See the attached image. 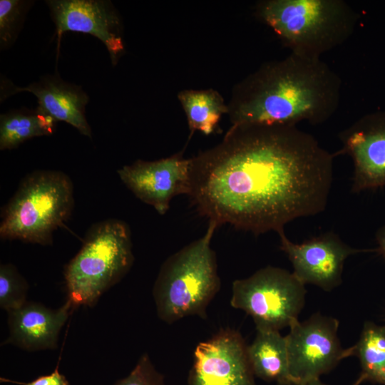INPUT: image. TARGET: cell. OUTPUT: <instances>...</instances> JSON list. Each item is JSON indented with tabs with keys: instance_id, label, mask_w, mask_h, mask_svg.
I'll return each mask as SVG.
<instances>
[{
	"instance_id": "obj_1",
	"label": "cell",
	"mask_w": 385,
	"mask_h": 385,
	"mask_svg": "<svg viewBox=\"0 0 385 385\" xmlns=\"http://www.w3.org/2000/svg\"><path fill=\"white\" fill-rule=\"evenodd\" d=\"M334 153L297 125H232L190 158L188 195L200 215L258 235L323 212Z\"/></svg>"
},
{
	"instance_id": "obj_2",
	"label": "cell",
	"mask_w": 385,
	"mask_h": 385,
	"mask_svg": "<svg viewBox=\"0 0 385 385\" xmlns=\"http://www.w3.org/2000/svg\"><path fill=\"white\" fill-rule=\"evenodd\" d=\"M341 86L339 76L321 59L290 53L237 83L227 114L232 125L321 124L337 111Z\"/></svg>"
},
{
	"instance_id": "obj_3",
	"label": "cell",
	"mask_w": 385,
	"mask_h": 385,
	"mask_svg": "<svg viewBox=\"0 0 385 385\" xmlns=\"http://www.w3.org/2000/svg\"><path fill=\"white\" fill-rule=\"evenodd\" d=\"M255 14L290 53L309 59H321L344 43L359 18L343 0H264Z\"/></svg>"
},
{
	"instance_id": "obj_4",
	"label": "cell",
	"mask_w": 385,
	"mask_h": 385,
	"mask_svg": "<svg viewBox=\"0 0 385 385\" xmlns=\"http://www.w3.org/2000/svg\"><path fill=\"white\" fill-rule=\"evenodd\" d=\"M217 224L209 221L203 236L170 256L163 264L153 294L158 317L172 324L189 316L206 319V309L220 288L211 240Z\"/></svg>"
},
{
	"instance_id": "obj_5",
	"label": "cell",
	"mask_w": 385,
	"mask_h": 385,
	"mask_svg": "<svg viewBox=\"0 0 385 385\" xmlns=\"http://www.w3.org/2000/svg\"><path fill=\"white\" fill-rule=\"evenodd\" d=\"M73 185L64 173L38 170L28 174L1 213L0 237L51 245L53 232L69 219Z\"/></svg>"
},
{
	"instance_id": "obj_6",
	"label": "cell",
	"mask_w": 385,
	"mask_h": 385,
	"mask_svg": "<svg viewBox=\"0 0 385 385\" xmlns=\"http://www.w3.org/2000/svg\"><path fill=\"white\" fill-rule=\"evenodd\" d=\"M133 261L130 230L124 221L108 219L92 225L64 270L67 300L73 309L95 305L128 272Z\"/></svg>"
},
{
	"instance_id": "obj_7",
	"label": "cell",
	"mask_w": 385,
	"mask_h": 385,
	"mask_svg": "<svg viewBox=\"0 0 385 385\" xmlns=\"http://www.w3.org/2000/svg\"><path fill=\"white\" fill-rule=\"evenodd\" d=\"M306 293L293 272L267 266L233 282L230 304L250 315L256 329L279 331L298 321Z\"/></svg>"
},
{
	"instance_id": "obj_8",
	"label": "cell",
	"mask_w": 385,
	"mask_h": 385,
	"mask_svg": "<svg viewBox=\"0 0 385 385\" xmlns=\"http://www.w3.org/2000/svg\"><path fill=\"white\" fill-rule=\"evenodd\" d=\"M337 319L317 312L307 319L294 323L285 336L291 380L320 379L343 359L347 349L338 337Z\"/></svg>"
},
{
	"instance_id": "obj_9",
	"label": "cell",
	"mask_w": 385,
	"mask_h": 385,
	"mask_svg": "<svg viewBox=\"0 0 385 385\" xmlns=\"http://www.w3.org/2000/svg\"><path fill=\"white\" fill-rule=\"evenodd\" d=\"M247 344L233 329L219 330L200 342L188 376V385H257L247 354Z\"/></svg>"
},
{
	"instance_id": "obj_10",
	"label": "cell",
	"mask_w": 385,
	"mask_h": 385,
	"mask_svg": "<svg viewBox=\"0 0 385 385\" xmlns=\"http://www.w3.org/2000/svg\"><path fill=\"white\" fill-rule=\"evenodd\" d=\"M280 249L286 253L293 267V274L303 284L316 285L332 291L341 284L345 260L356 253L371 251L351 247L332 232L295 243L278 233Z\"/></svg>"
},
{
	"instance_id": "obj_11",
	"label": "cell",
	"mask_w": 385,
	"mask_h": 385,
	"mask_svg": "<svg viewBox=\"0 0 385 385\" xmlns=\"http://www.w3.org/2000/svg\"><path fill=\"white\" fill-rule=\"evenodd\" d=\"M342 148L353 163L351 192L385 188V111L368 113L339 134Z\"/></svg>"
},
{
	"instance_id": "obj_12",
	"label": "cell",
	"mask_w": 385,
	"mask_h": 385,
	"mask_svg": "<svg viewBox=\"0 0 385 385\" xmlns=\"http://www.w3.org/2000/svg\"><path fill=\"white\" fill-rule=\"evenodd\" d=\"M190 158L182 152L154 161L138 160L117 170L123 184L141 201L165 215L171 200L188 195L190 185Z\"/></svg>"
},
{
	"instance_id": "obj_13",
	"label": "cell",
	"mask_w": 385,
	"mask_h": 385,
	"mask_svg": "<svg viewBox=\"0 0 385 385\" xmlns=\"http://www.w3.org/2000/svg\"><path fill=\"white\" fill-rule=\"evenodd\" d=\"M51 19L58 35L72 31L90 34L108 51L113 66L125 52L121 16L108 0H48Z\"/></svg>"
},
{
	"instance_id": "obj_14",
	"label": "cell",
	"mask_w": 385,
	"mask_h": 385,
	"mask_svg": "<svg viewBox=\"0 0 385 385\" xmlns=\"http://www.w3.org/2000/svg\"><path fill=\"white\" fill-rule=\"evenodd\" d=\"M29 92L37 98L38 107L57 121H64L90 138L91 128L86 117L89 96L76 84L60 76L47 74L24 87H19L6 78H1V101L19 92Z\"/></svg>"
},
{
	"instance_id": "obj_15",
	"label": "cell",
	"mask_w": 385,
	"mask_h": 385,
	"mask_svg": "<svg viewBox=\"0 0 385 385\" xmlns=\"http://www.w3.org/2000/svg\"><path fill=\"white\" fill-rule=\"evenodd\" d=\"M71 309L68 300L56 309L26 302L8 312L9 336L4 344H13L28 351L56 349L59 332Z\"/></svg>"
},
{
	"instance_id": "obj_16",
	"label": "cell",
	"mask_w": 385,
	"mask_h": 385,
	"mask_svg": "<svg viewBox=\"0 0 385 385\" xmlns=\"http://www.w3.org/2000/svg\"><path fill=\"white\" fill-rule=\"evenodd\" d=\"M256 330L255 339L247 346L248 361L255 376L277 384L291 380L285 336L279 331Z\"/></svg>"
},
{
	"instance_id": "obj_17",
	"label": "cell",
	"mask_w": 385,
	"mask_h": 385,
	"mask_svg": "<svg viewBox=\"0 0 385 385\" xmlns=\"http://www.w3.org/2000/svg\"><path fill=\"white\" fill-rule=\"evenodd\" d=\"M57 120L39 107L14 109L0 115V150H12L25 141L52 135Z\"/></svg>"
},
{
	"instance_id": "obj_18",
	"label": "cell",
	"mask_w": 385,
	"mask_h": 385,
	"mask_svg": "<svg viewBox=\"0 0 385 385\" xmlns=\"http://www.w3.org/2000/svg\"><path fill=\"white\" fill-rule=\"evenodd\" d=\"M178 98L185 111L190 135L195 131L211 134L222 115L228 113V106L216 90L188 89L180 91Z\"/></svg>"
},
{
	"instance_id": "obj_19",
	"label": "cell",
	"mask_w": 385,
	"mask_h": 385,
	"mask_svg": "<svg viewBox=\"0 0 385 385\" xmlns=\"http://www.w3.org/2000/svg\"><path fill=\"white\" fill-rule=\"evenodd\" d=\"M347 354L356 356L360 363L361 374L354 385L364 381L385 385V326L366 322Z\"/></svg>"
},
{
	"instance_id": "obj_20",
	"label": "cell",
	"mask_w": 385,
	"mask_h": 385,
	"mask_svg": "<svg viewBox=\"0 0 385 385\" xmlns=\"http://www.w3.org/2000/svg\"><path fill=\"white\" fill-rule=\"evenodd\" d=\"M34 1H0V48H10L16 42L23 27L26 14Z\"/></svg>"
},
{
	"instance_id": "obj_21",
	"label": "cell",
	"mask_w": 385,
	"mask_h": 385,
	"mask_svg": "<svg viewBox=\"0 0 385 385\" xmlns=\"http://www.w3.org/2000/svg\"><path fill=\"white\" fill-rule=\"evenodd\" d=\"M29 285L25 278L11 264L0 266V307L8 312L26 302Z\"/></svg>"
},
{
	"instance_id": "obj_22",
	"label": "cell",
	"mask_w": 385,
	"mask_h": 385,
	"mask_svg": "<svg viewBox=\"0 0 385 385\" xmlns=\"http://www.w3.org/2000/svg\"><path fill=\"white\" fill-rule=\"evenodd\" d=\"M114 385H165L164 376L156 370L148 354H143L134 369Z\"/></svg>"
},
{
	"instance_id": "obj_23",
	"label": "cell",
	"mask_w": 385,
	"mask_h": 385,
	"mask_svg": "<svg viewBox=\"0 0 385 385\" xmlns=\"http://www.w3.org/2000/svg\"><path fill=\"white\" fill-rule=\"evenodd\" d=\"M1 381L4 382H12L19 385H69V382L66 376L59 372L58 364L51 374L41 376L28 383L11 381L5 378H1Z\"/></svg>"
},
{
	"instance_id": "obj_24",
	"label": "cell",
	"mask_w": 385,
	"mask_h": 385,
	"mask_svg": "<svg viewBox=\"0 0 385 385\" xmlns=\"http://www.w3.org/2000/svg\"><path fill=\"white\" fill-rule=\"evenodd\" d=\"M376 240L378 245L376 251L385 259V225L379 227L376 232Z\"/></svg>"
},
{
	"instance_id": "obj_25",
	"label": "cell",
	"mask_w": 385,
	"mask_h": 385,
	"mask_svg": "<svg viewBox=\"0 0 385 385\" xmlns=\"http://www.w3.org/2000/svg\"><path fill=\"white\" fill-rule=\"evenodd\" d=\"M277 385H327L322 382L320 379H314L307 381H293L289 380L283 383L278 384Z\"/></svg>"
}]
</instances>
